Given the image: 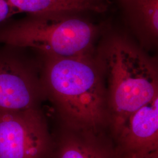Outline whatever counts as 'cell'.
Instances as JSON below:
<instances>
[{"label":"cell","mask_w":158,"mask_h":158,"mask_svg":"<svg viewBox=\"0 0 158 158\" xmlns=\"http://www.w3.org/2000/svg\"><path fill=\"white\" fill-rule=\"evenodd\" d=\"M43 56L40 80L45 98L71 130L96 133L110 121L106 80L95 53Z\"/></svg>","instance_id":"obj_1"},{"label":"cell","mask_w":158,"mask_h":158,"mask_svg":"<svg viewBox=\"0 0 158 158\" xmlns=\"http://www.w3.org/2000/svg\"><path fill=\"white\" fill-rule=\"evenodd\" d=\"M95 55L107 84L110 121L115 130L158 96L157 63L141 47L118 34L104 40Z\"/></svg>","instance_id":"obj_2"},{"label":"cell","mask_w":158,"mask_h":158,"mask_svg":"<svg viewBox=\"0 0 158 158\" xmlns=\"http://www.w3.org/2000/svg\"><path fill=\"white\" fill-rule=\"evenodd\" d=\"M80 12L28 14L0 29V44L30 48L43 55L73 57L95 53L98 26Z\"/></svg>","instance_id":"obj_3"},{"label":"cell","mask_w":158,"mask_h":158,"mask_svg":"<svg viewBox=\"0 0 158 158\" xmlns=\"http://www.w3.org/2000/svg\"><path fill=\"white\" fill-rule=\"evenodd\" d=\"M53 138L40 107L0 109V158H52Z\"/></svg>","instance_id":"obj_4"},{"label":"cell","mask_w":158,"mask_h":158,"mask_svg":"<svg viewBox=\"0 0 158 158\" xmlns=\"http://www.w3.org/2000/svg\"><path fill=\"white\" fill-rule=\"evenodd\" d=\"M44 99L40 77L34 68L21 59L0 54V109L38 108Z\"/></svg>","instance_id":"obj_5"},{"label":"cell","mask_w":158,"mask_h":158,"mask_svg":"<svg viewBox=\"0 0 158 158\" xmlns=\"http://www.w3.org/2000/svg\"><path fill=\"white\" fill-rule=\"evenodd\" d=\"M118 156L158 150V96L131 113L115 130Z\"/></svg>","instance_id":"obj_6"},{"label":"cell","mask_w":158,"mask_h":158,"mask_svg":"<svg viewBox=\"0 0 158 158\" xmlns=\"http://www.w3.org/2000/svg\"><path fill=\"white\" fill-rule=\"evenodd\" d=\"M125 19L141 45L152 48L158 38V0H118Z\"/></svg>","instance_id":"obj_7"},{"label":"cell","mask_w":158,"mask_h":158,"mask_svg":"<svg viewBox=\"0 0 158 158\" xmlns=\"http://www.w3.org/2000/svg\"><path fill=\"white\" fill-rule=\"evenodd\" d=\"M73 131L74 132L63 136L57 143L53 140L52 158H118L96 139L94 132Z\"/></svg>","instance_id":"obj_8"},{"label":"cell","mask_w":158,"mask_h":158,"mask_svg":"<svg viewBox=\"0 0 158 158\" xmlns=\"http://www.w3.org/2000/svg\"><path fill=\"white\" fill-rule=\"evenodd\" d=\"M18 13L40 14L54 12L104 13L110 0H7Z\"/></svg>","instance_id":"obj_9"},{"label":"cell","mask_w":158,"mask_h":158,"mask_svg":"<svg viewBox=\"0 0 158 158\" xmlns=\"http://www.w3.org/2000/svg\"><path fill=\"white\" fill-rule=\"evenodd\" d=\"M18 14L7 0H0V25L4 24L12 16Z\"/></svg>","instance_id":"obj_10"},{"label":"cell","mask_w":158,"mask_h":158,"mask_svg":"<svg viewBox=\"0 0 158 158\" xmlns=\"http://www.w3.org/2000/svg\"><path fill=\"white\" fill-rule=\"evenodd\" d=\"M118 158H158V150L149 152L138 153L118 156Z\"/></svg>","instance_id":"obj_11"}]
</instances>
